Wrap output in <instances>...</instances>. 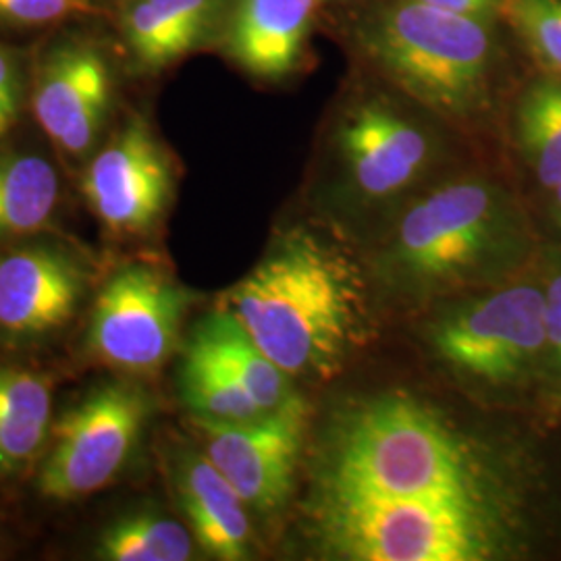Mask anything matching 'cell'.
Segmentation results:
<instances>
[{"label": "cell", "instance_id": "cell-5", "mask_svg": "<svg viewBox=\"0 0 561 561\" xmlns=\"http://www.w3.org/2000/svg\"><path fill=\"white\" fill-rule=\"evenodd\" d=\"M310 535L347 561H493L528 547L530 507L474 500L312 495Z\"/></svg>", "mask_w": 561, "mask_h": 561}, {"label": "cell", "instance_id": "cell-29", "mask_svg": "<svg viewBox=\"0 0 561 561\" xmlns=\"http://www.w3.org/2000/svg\"><path fill=\"white\" fill-rule=\"evenodd\" d=\"M335 2H350V0H321V4H335Z\"/></svg>", "mask_w": 561, "mask_h": 561}, {"label": "cell", "instance_id": "cell-12", "mask_svg": "<svg viewBox=\"0 0 561 561\" xmlns=\"http://www.w3.org/2000/svg\"><path fill=\"white\" fill-rule=\"evenodd\" d=\"M111 108V71L88 44H62L42 65L36 119L62 152L81 157L101 134Z\"/></svg>", "mask_w": 561, "mask_h": 561}, {"label": "cell", "instance_id": "cell-13", "mask_svg": "<svg viewBox=\"0 0 561 561\" xmlns=\"http://www.w3.org/2000/svg\"><path fill=\"white\" fill-rule=\"evenodd\" d=\"M85 291L80 264L65 252L30 245L0 259V331L32 340L65 327Z\"/></svg>", "mask_w": 561, "mask_h": 561}, {"label": "cell", "instance_id": "cell-4", "mask_svg": "<svg viewBox=\"0 0 561 561\" xmlns=\"http://www.w3.org/2000/svg\"><path fill=\"white\" fill-rule=\"evenodd\" d=\"M533 245L514 194L493 178L463 173L437 181L403 208L379 256V275L401 294L442 296L505 279Z\"/></svg>", "mask_w": 561, "mask_h": 561}, {"label": "cell", "instance_id": "cell-6", "mask_svg": "<svg viewBox=\"0 0 561 561\" xmlns=\"http://www.w3.org/2000/svg\"><path fill=\"white\" fill-rule=\"evenodd\" d=\"M426 108L370 73L343 101L329 134L341 192L389 202L431 180L445 159V138Z\"/></svg>", "mask_w": 561, "mask_h": 561}, {"label": "cell", "instance_id": "cell-19", "mask_svg": "<svg viewBox=\"0 0 561 561\" xmlns=\"http://www.w3.org/2000/svg\"><path fill=\"white\" fill-rule=\"evenodd\" d=\"M514 141L522 161L551 192L561 183V78L537 73L518 94L512 113Z\"/></svg>", "mask_w": 561, "mask_h": 561}, {"label": "cell", "instance_id": "cell-17", "mask_svg": "<svg viewBox=\"0 0 561 561\" xmlns=\"http://www.w3.org/2000/svg\"><path fill=\"white\" fill-rule=\"evenodd\" d=\"M187 343L217 362L264 412L277 410L296 396L294 379L262 352L240 321L221 306L194 327Z\"/></svg>", "mask_w": 561, "mask_h": 561}, {"label": "cell", "instance_id": "cell-15", "mask_svg": "<svg viewBox=\"0 0 561 561\" xmlns=\"http://www.w3.org/2000/svg\"><path fill=\"white\" fill-rule=\"evenodd\" d=\"M175 489L194 541L206 556L221 561L250 558L252 526L248 505L206 454L181 458Z\"/></svg>", "mask_w": 561, "mask_h": 561}, {"label": "cell", "instance_id": "cell-27", "mask_svg": "<svg viewBox=\"0 0 561 561\" xmlns=\"http://www.w3.org/2000/svg\"><path fill=\"white\" fill-rule=\"evenodd\" d=\"M443 11L472 15V18H495L502 20L503 7L507 0H419Z\"/></svg>", "mask_w": 561, "mask_h": 561}, {"label": "cell", "instance_id": "cell-26", "mask_svg": "<svg viewBox=\"0 0 561 561\" xmlns=\"http://www.w3.org/2000/svg\"><path fill=\"white\" fill-rule=\"evenodd\" d=\"M20 106V69L13 55L0 46V138L18 123Z\"/></svg>", "mask_w": 561, "mask_h": 561}, {"label": "cell", "instance_id": "cell-11", "mask_svg": "<svg viewBox=\"0 0 561 561\" xmlns=\"http://www.w3.org/2000/svg\"><path fill=\"white\" fill-rule=\"evenodd\" d=\"M96 219L115 233H144L173 194V169L148 123L131 119L92 159L81 181Z\"/></svg>", "mask_w": 561, "mask_h": 561}, {"label": "cell", "instance_id": "cell-25", "mask_svg": "<svg viewBox=\"0 0 561 561\" xmlns=\"http://www.w3.org/2000/svg\"><path fill=\"white\" fill-rule=\"evenodd\" d=\"M90 7L83 0H0V20L20 25H41L83 13Z\"/></svg>", "mask_w": 561, "mask_h": 561}, {"label": "cell", "instance_id": "cell-7", "mask_svg": "<svg viewBox=\"0 0 561 561\" xmlns=\"http://www.w3.org/2000/svg\"><path fill=\"white\" fill-rule=\"evenodd\" d=\"M428 340L449 368L472 381L502 389L541 379L542 285L522 280L463 301L433 324Z\"/></svg>", "mask_w": 561, "mask_h": 561}, {"label": "cell", "instance_id": "cell-2", "mask_svg": "<svg viewBox=\"0 0 561 561\" xmlns=\"http://www.w3.org/2000/svg\"><path fill=\"white\" fill-rule=\"evenodd\" d=\"M221 308L291 379L333 377L362 340L364 296L354 266L301 227L275 241Z\"/></svg>", "mask_w": 561, "mask_h": 561}, {"label": "cell", "instance_id": "cell-10", "mask_svg": "<svg viewBox=\"0 0 561 561\" xmlns=\"http://www.w3.org/2000/svg\"><path fill=\"white\" fill-rule=\"evenodd\" d=\"M204 435V454L240 493L248 507L271 514L283 507L296 481L308 403L294 396L259 419L217 422L196 419Z\"/></svg>", "mask_w": 561, "mask_h": 561}, {"label": "cell", "instance_id": "cell-23", "mask_svg": "<svg viewBox=\"0 0 561 561\" xmlns=\"http://www.w3.org/2000/svg\"><path fill=\"white\" fill-rule=\"evenodd\" d=\"M502 20L541 73L561 78V0H507Z\"/></svg>", "mask_w": 561, "mask_h": 561}, {"label": "cell", "instance_id": "cell-22", "mask_svg": "<svg viewBox=\"0 0 561 561\" xmlns=\"http://www.w3.org/2000/svg\"><path fill=\"white\" fill-rule=\"evenodd\" d=\"M180 387L181 398L196 419L241 422L268 414L217 362L190 343L183 354Z\"/></svg>", "mask_w": 561, "mask_h": 561}, {"label": "cell", "instance_id": "cell-28", "mask_svg": "<svg viewBox=\"0 0 561 561\" xmlns=\"http://www.w3.org/2000/svg\"><path fill=\"white\" fill-rule=\"evenodd\" d=\"M549 194H551V202H549L551 221L556 222L558 229H561V183L560 185H556Z\"/></svg>", "mask_w": 561, "mask_h": 561}, {"label": "cell", "instance_id": "cell-24", "mask_svg": "<svg viewBox=\"0 0 561 561\" xmlns=\"http://www.w3.org/2000/svg\"><path fill=\"white\" fill-rule=\"evenodd\" d=\"M545 294V360L541 381L547 403L561 408V266L542 283Z\"/></svg>", "mask_w": 561, "mask_h": 561}, {"label": "cell", "instance_id": "cell-9", "mask_svg": "<svg viewBox=\"0 0 561 561\" xmlns=\"http://www.w3.org/2000/svg\"><path fill=\"white\" fill-rule=\"evenodd\" d=\"M187 294L148 264H127L102 285L88 347L106 366L146 375L161 368L180 340Z\"/></svg>", "mask_w": 561, "mask_h": 561}, {"label": "cell", "instance_id": "cell-14", "mask_svg": "<svg viewBox=\"0 0 561 561\" xmlns=\"http://www.w3.org/2000/svg\"><path fill=\"white\" fill-rule=\"evenodd\" d=\"M321 0H231L222 41L241 71L264 81L296 73L308 55Z\"/></svg>", "mask_w": 561, "mask_h": 561}, {"label": "cell", "instance_id": "cell-20", "mask_svg": "<svg viewBox=\"0 0 561 561\" xmlns=\"http://www.w3.org/2000/svg\"><path fill=\"white\" fill-rule=\"evenodd\" d=\"M59 202V178L36 154L0 159V241L46 227Z\"/></svg>", "mask_w": 561, "mask_h": 561}, {"label": "cell", "instance_id": "cell-18", "mask_svg": "<svg viewBox=\"0 0 561 561\" xmlns=\"http://www.w3.org/2000/svg\"><path fill=\"white\" fill-rule=\"evenodd\" d=\"M53 387L25 368H0V477H13L50 437Z\"/></svg>", "mask_w": 561, "mask_h": 561}, {"label": "cell", "instance_id": "cell-21", "mask_svg": "<svg viewBox=\"0 0 561 561\" xmlns=\"http://www.w3.org/2000/svg\"><path fill=\"white\" fill-rule=\"evenodd\" d=\"M94 556L104 561H187L194 558V535L159 512H134L108 524Z\"/></svg>", "mask_w": 561, "mask_h": 561}, {"label": "cell", "instance_id": "cell-16", "mask_svg": "<svg viewBox=\"0 0 561 561\" xmlns=\"http://www.w3.org/2000/svg\"><path fill=\"white\" fill-rule=\"evenodd\" d=\"M231 0H127L123 34L146 69H164L208 41Z\"/></svg>", "mask_w": 561, "mask_h": 561}, {"label": "cell", "instance_id": "cell-8", "mask_svg": "<svg viewBox=\"0 0 561 561\" xmlns=\"http://www.w3.org/2000/svg\"><path fill=\"white\" fill-rule=\"evenodd\" d=\"M152 401L129 382H111L69 408L50 428L38 491L50 502H78L108 486L134 458Z\"/></svg>", "mask_w": 561, "mask_h": 561}, {"label": "cell", "instance_id": "cell-3", "mask_svg": "<svg viewBox=\"0 0 561 561\" xmlns=\"http://www.w3.org/2000/svg\"><path fill=\"white\" fill-rule=\"evenodd\" d=\"M505 23L419 0H368L343 36L368 73L447 121L481 119L505 69Z\"/></svg>", "mask_w": 561, "mask_h": 561}, {"label": "cell", "instance_id": "cell-1", "mask_svg": "<svg viewBox=\"0 0 561 561\" xmlns=\"http://www.w3.org/2000/svg\"><path fill=\"white\" fill-rule=\"evenodd\" d=\"M526 466L437 405L381 393L331 419L314 463L312 495L474 500L530 507Z\"/></svg>", "mask_w": 561, "mask_h": 561}]
</instances>
